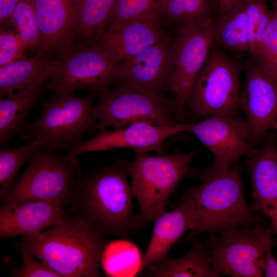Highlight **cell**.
Returning a JSON list of instances; mask_svg holds the SVG:
<instances>
[{
	"label": "cell",
	"mask_w": 277,
	"mask_h": 277,
	"mask_svg": "<svg viewBox=\"0 0 277 277\" xmlns=\"http://www.w3.org/2000/svg\"><path fill=\"white\" fill-rule=\"evenodd\" d=\"M193 150L153 156L135 152L128 171L132 193L137 201L138 216L144 222L155 221L165 212L167 204L180 183L197 173L190 167Z\"/></svg>",
	"instance_id": "277c9868"
},
{
	"label": "cell",
	"mask_w": 277,
	"mask_h": 277,
	"mask_svg": "<svg viewBox=\"0 0 277 277\" xmlns=\"http://www.w3.org/2000/svg\"><path fill=\"white\" fill-rule=\"evenodd\" d=\"M42 147L31 141L16 148L2 146L0 149V198L3 201L11 189L21 167L31 159Z\"/></svg>",
	"instance_id": "4316f807"
},
{
	"label": "cell",
	"mask_w": 277,
	"mask_h": 277,
	"mask_svg": "<svg viewBox=\"0 0 277 277\" xmlns=\"http://www.w3.org/2000/svg\"><path fill=\"white\" fill-rule=\"evenodd\" d=\"M118 63L94 44L73 49L58 60L47 87L55 94L101 92L116 82Z\"/></svg>",
	"instance_id": "8fae6325"
},
{
	"label": "cell",
	"mask_w": 277,
	"mask_h": 277,
	"mask_svg": "<svg viewBox=\"0 0 277 277\" xmlns=\"http://www.w3.org/2000/svg\"><path fill=\"white\" fill-rule=\"evenodd\" d=\"M273 6L277 7V0L274 1Z\"/></svg>",
	"instance_id": "f35d334b"
},
{
	"label": "cell",
	"mask_w": 277,
	"mask_h": 277,
	"mask_svg": "<svg viewBox=\"0 0 277 277\" xmlns=\"http://www.w3.org/2000/svg\"><path fill=\"white\" fill-rule=\"evenodd\" d=\"M241 106L254 142L277 121V81L262 71L255 58L246 68Z\"/></svg>",
	"instance_id": "9a60e30c"
},
{
	"label": "cell",
	"mask_w": 277,
	"mask_h": 277,
	"mask_svg": "<svg viewBox=\"0 0 277 277\" xmlns=\"http://www.w3.org/2000/svg\"><path fill=\"white\" fill-rule=\"evenodd\" d=\"M81 0H34L42 36L38 55L56 53L61 58L72 49Z\"/></svg>",
	"instance_id": "e0dca14e"
},
{
	"label": "cell",
	"mask_w": 277,
	"mask_h": 277,
	"mask_svg": "<svg viewBox=\"0 0 277 277\" xmlns=\"http://www.w3.org/2000/svg\"><path fill=\"white\" fill-rule=\"evenodd\" d=\"M252 187L251 208L269 217L277 233V147L269 139L248 161Z\"/></svg>",
	"instance_id": "d6986e66"
},
{
	"label": "cell",
	"mask_w": 277,
	"mask_h": 277,
	"mask_svg": "<svg viewBox=\"0 0 277 277\" xmlns=\"http://www.w3.org/2000/svg\"><path fill=\"white\" fill-rule=\"evenodd\" d=\"M240 67L211 49L191 91L188 106L196 115L237 117L241 106Z\"/></svg>",
	"instance_id": "9c48e42d"
},
{
	"label": "cell",
	"mask_w": 277,
	"mask_h": 277,
	"mask_svg": "<svg viewBox=\"0 0 277 277\" xmlns=\"http://www.w3.org/2000/svg\"><path fill=\"white\" fill-rule=\"evenodd\" d=\"M262 71L277 81V7L263 34L257 56L255 58Z\"/></svg>",
	"instance_id": "4dcf8cb0"
},
{
	"label": "cell",
	"mask_w": 277,
	"mask_h": 277,
	"mask_svg": "<svg viewBox=\"0 0 277 277\" xmlns=\"http://www.w3.org/2000/svg\"><path fill=\"white\" fill-rule=\"evenodd\" d=\"M18 247L22 260L21 266L13 267L10 270L12 276L15 277H62L47 265L22 247L18 243Z\"/></svg>",
	"instance_id": "d6a6232c"
},
{
	"label": "cell",
	"mask_w": 277,
	"mask_h": 277,
	"mask_svg": "<svg viewBox=\"0 0 277 277\" xmlns=\"http://www.w3.org/2000/svg\"><path fill=\"white\" fill-rule=\"evenodd\" d=\"M188 252L179 259L166 255L149 265L140 275L150 277H213L210 255L205 243L196 236Z\"/></svg>",
	"instance_id": "7402d4cb"
},
{
	"label": "cell",
	"mask_w": 277,
	"mask_h": 277,
	"mask_svg": "<svg viewBox=\"0 0 277 277\" xmlns=\"http://www.w3.org/2000/svg\"><path fill=\"white\" fill-rule=\"evenodd\" d=\"M117 0H81L74 37L97 41L105 33Z\"/></svg>",
	"instance_id": "cb8c5ba5"
},
{
	"label": "cell",
	"mask_w": 277,
	"mask_h": 277,
	"mask_svg": "<svg viewBox=\"0 0 277 277\" xmlns=\"http://www.w3.org/2000/svg\"><path fill=\"white\" fill-rule=\"evenodd\" d=\"M64 209L40 201L3 202L0 208V238L37 234L56 225Z\"/></svg>",
	"instance_id": "ac0fdd59"
},
{
	"label": "cell",
	"mask_w": 277,
	"mask_h": 277,
	"mask_svg": "<svg viewBox=\"0 0 277 277\" xmlns=\"http://www.w3.org/2000/svg\"><path fill=\"white\" fill-rule=\"evenodd\" d=\"M161 19L180 24L209 17V0H159Z\"/></svg>",
	"instance_id": "83f0119b"
},
{
	"label": "cell",
	"mask_w": 277,
	"mask_h": 277,
	"mask_svg": "<svg viewBox=\"0 0 277 277\" xmlns=\"http://www.w3.org/2000/svg\"><path fill=\"white\" fill-rule=\"evenodd\" d=\"M271 224L245 225L219 233H210L205 243L213 277L264 276L261 263L267 251L277 244Z\"/></svg>",
	"instance_id": "8992f818"
},
{
	"label": "cell",
	"mask_w": 277,
	"mask_h": 277,
	"mask_svg": "<svg viewBox=\"0 0 277 277\" xmlns=\"http://www.w3.org/2000/svg\"><path fill=\"white\" fill-rule=\"evenodd\" d=\"M81 173L77 157L41 148L3 202L40 201L64 209L70 206L72 187Z\"/></svg>",
	"instance_id": "52a82bcc"
},
{
	"label": "cell",
	"mask_w": 277,
	"mask_h": 277,
	"mask_svg": "<svg viewBox=\"0 0 277 277\" xmlns=\"http://www.w3.org/2000/svg\"><path fill=\"white\" fill-rule=\"evenodd\" d=\"M261 269L267 277H277V261L271 249H269L263 259Z\"/></svg>",
	"instance_id": "e575fe53"
},
{
	"label": "cell",
	"mask_w": 277,
	"mask_h": 277,
	"mask_svg": "<svg viewBox=\"0 0 277 277\" xmlns=\"http://www.w3.org/2000/svg\"><path fill=\"white\" fill-rule=\"evenodd\" d=\"M272 15L267 0H247L245 7V19L249 52L257 56L264 31Z\"/></svg>",
	"instance_id": "f546056e"
},
{
	"label": "cell",
	"mask_w": 277,
	"mask_h": 277,
	"mask_svg": "<svg viewBox=\"0 0 277 277\" xmlns=\"http://www.w3.org/2000/svg\"><path fill=\"white\" fill-rule=\"evenodd\" d=\"M42 113L26 124L23 138L49 151H70L86 134L97 129V118L92 96L55 94L41 103Z\"/></svg>",
	"instance_id": "5b68a950"
},
{
	"label": "cell",
	"mask_w": 277,
	"mask_h": 277,
	"mask_svg": "<svg viewBox=\"0 0 277 277\" xmlns=\"http://www.w3.org/2000/svg\"><path fill=\"white\" fill-rule=\"evenodd\" d=\"M273 128H274L275 130H276V131L277 132V121L273 123Z\"/></svg>",
	"instance_id": "74e56055"
},
{
	"label": "cell",
	"mask_w": 277,
	"mask_h": 277,
	"mask_svg": "<svg viewBox=\"0 0 277 277\" xmlns=\"http://www.w3.org/2000/svg\"><path fill=\"white\" fill-rule=\"evenodd\" d=\"M158 1L117 0L109 21L108 28L115 27L130 18L146 12Z\"/></svg>",
	"instance_id": "1f68e13d"
},
{
	"label": "cell",
	"mask_w": 277,
	"mask_h": 277,
	"mask_svg": "<svg viewBox=\"0 0 277 277\" xmlns=\"http://www.w3.org/2000/svg\"><path fill=\"white\" fill-rule=\"evenodd\" d=\"M40 96V91L9 96L0 101V144L8 142L27 124L29 112Z\"/></svg>",
	"instance_id": "484cf974"
},
{
	"label": "cell",
	"mask_w": 277,
	"mask_h": 277,
	"mask_svg": "<svg viewBox=\"0 0 277 277\" xmlns=\"http://www.w3.org/2000/svg\"><path fill=\"white\" fill-rule=\"evenodd\" d=\"M246 2L215 19V43L234 53L249 51L245 19Z\"/></svg>",
	"instance_id": "d4e9b609"
},
{
	"label": "cell",
	"mask_w": 277,
	"mask_h": 277,
	"mask_svg": "<svg viewBox=\"0 0 277 277\" xmlns=\"http://www.w3.org/2000/svg\"><path fill=\"white\" fill-rule=\"evenodd\" d=\"M19 0H0V21L10 18Z\"/></svg>",
	"instance_id": "d590c367"
},
{
	"label": "cell",
	"mask_w": 277,
	"mask_h": 277,
	"mask_svg": "<svg viewBox=\"0 0 277 277\" xmlns=\"http://www.w3.org/2000/svg\"><path fill=\"white\" fill-rule=\"evenodd\" d=\"M143 256L136 245L123 238L105 245L100 263L108 276L132 277L140 274Z\"/></svg>",
	"instance_id": "603a6c76"
},
{
	"label": "cell",
	"mask_w": 277,
	"mask_h": 277,
	"mask_svg": "<svg viewBox=\"0 0 277 277\" xmlns=\"http://www.w3.org/2000/svg\"><path fill=\"white\" fill-rule=\"evenodd\" d=\"M198 220L193 204L184 194L177 207L159 216L154 221L152 236L143 256L141 273L150 264L168 255L173 244L186 231L196 227Z\"/></svg>",
	"instance_id": "ffe728a7"
},
{
	"label": "cell",
	"mask_w": 277,
	"mask_h": 277,
	"mask_svg": "<svg viewBox=\"0 0 277 277\" xmlns=\"http://www.w3.org/2000/svg\"><path fill=\"white\" fill-rule=\"evenodd\" d=\"M157 3L150 9L130 18L117 26L108 28L92 44L117 62L125 61L162 39Z\"/></svg>",
	"instance_id": "5bb4252c"
},
{
	"label": "cell",
	"mask_w": 277,
	"mask_h": 277,
	"mask_svg": "<svg viewBox=\"0 0 277 277\" xmlns=\"http://www.w3.org/2000/svg\"><path fill=\"white\" fill-rule=\"evenodd\" d=\"M17 243L62 277H100L106 238L81 217L65 215L55 226Z\"/></svg>",
	"instance_id": "7a4b0ae2"
},
{
	"label": "cell",
	"mask_w": 277,
	"mask_h": 277,
	"mask_svg": "<svg viewBox=\"0 0 277 277\" xmlns=\"http://www.w3.org/2000/svg\"><path fill=\"white\" fill-rule=\"evenodd\" d=\"M215 20L210 17L180 24L177 29L167 84L177 119L185 114L193 87L215 43Z\"/></svg>",
	"instance_id": "ba28073f"
},
{
	"label": "cell",
	"mask_w": 277,
	"mask_h": 277,
	"mask_svg": "<svg viewBox=\"0 0 277 277\" xmlns=\"http://www.w3.org/2000/svg\"><path fill=\"white\" fill-rule=\"evenodd\" d=\"M247 0H216L221 14L225 13L246 2Z\"/></svg>",
	"instance_id": "8d00e7d4"
},
{
	"label": "cell",
	"mask_w": 277,
	"mask_h": 277,
	"mask_svg": "<svg viewBox=\"0 0 277 277\" xmlns=\"http://www.w3.org/2000/svg\"><path fill=\"white\" fill-rule=\"evenodd\" d=\"M202 184L185 189L198 214L196 227L182 241H191L204 233H219L245 225H260V214L245 199L241 171L236 163L227 171L211 168L201 175Z\"/></svg>",
	"instance_id": "3957f363"
},
{
	"label": "cell",
	"mask_w": 277,
	"mask_h": 277,
	"mask_svg": "<svg viewBox=\"0 0 277 277\" xmlns=\"http://www.w3.org/2000/svg\"><path fill=\"white\" fill-rule=\"evenodd\" d=\"M172 42L165 35L154 44L124 61L118 68L116 82L162 94L170 75Z\"/></svg>",
	"instance_id": "2e32d148"
},
{
	"label": "cell",
	"mask_w": 277,
	"mask_h": 277,
	"mask_svg": "<svg viewBox=\"0 0 277 277\" xmlns=\"http://www.w3.org/2000/svg\"></svg>",
	"instance_id": "ab89813d"
},
{
	"label": "cell",
	"mask_w": 277,
	"mask_h": 277,
	"mask_svg": "<svg viewBox=\"0 0 277 277\" xmlns=\"http://www.w3.org/2000/svg\"><path fill=\"white\" fill-rule=\"evenodd\" d=\"M129 164L118 160L82 172L71 188L69 212L105 237L128 239L145 229L147 223L133 212Z\"/></svg>",
	"instance_id": "6da1fadb"
},
{
	"label": "cell",
	"mask_w": 277,
	"mask_h": 277,
	"mask_svg": "<svg viewBox=\"0 0 277 277\" xmlns=\"http://www.w3.org/2000/svg\"><path fill=\"white\" fill-rule=\"evenodd\" d=\"M26 48L20 36L14 31H2L0 33V66L25 58Z\"/></svg>",
	"instance_id": "836d02e7"
},
{
	"label": "cell",
	"mask_w": 277,
	"mask_h": 277,
	"mask_svg": "<svg viewBox=\"0 0 277 277\" xmlns=\"http://www.w3.org/2000/svg\"><path fill=\"white\" fill-rule=\"evenodd\" d=\"M186 131L194 134L212 153L214 171H227L242 156L251 157L258 151L246 121L238 117L212 116L187 123Z\"/></svg>",
	"instance_id": "7c38bea8"
},
{
	"label": "cell",
	"mask_w": 277,
	"mask_h": 277,
	"mask_svg": "<svg viewBox=\"0 0 277 277\" xmlns=\"http://www.w3.org/2000/svg\"><path fill=\"white\" fill-rule=\"evenodd\" d=\"M186 127L187 123L159 126L145 122H136L113 130H100L93 137L66 153L75 158L84 153L128 148L137 152L152 151L159 155L164 154V142L179 132L186 131Z\"/></svg>",
	"instance_id": "4fadbf2b"
},
{
	"label": "cell",
	"mask_w": 277,
	"mask_h": 277,
	"mask_svg": "<svg viewBox=\"0 0 277 277\" xmlns=\"http://www.w3.org/2000/svg\"><path fill=\"white\" fill-rule=\"evenodd\" d=\"M50 54L24 58L0 68L1 96H14L39 91L55 69L58 60Z\"/></svg>",
	"instance_id": "44dd1931"
},
{
	"label": "cell",
	"mask_w": 277,
	"mask_h": 277,
	"mask_svg": "<svg viewBox=\"0 0 277 277\" xmlns=\"http://www.w3.org/2000/svg\"><path fill=\"white\" fill-rule=\"evenodd\" d=\"M10 18L26 49L39 50L42 36L34 0H19Z\"/></svg>",
	"instance_id": "f1b7e54d"
},
{
	"label": "cell",
	"mask_w": 277,
	"mask_h": 277,
	"mask_svg": "<svg viewBox=\"0 0 277 277\" xmlns=\"http://www.w3.org/2000/svg\"><path fill=\"white\" fill-rule=\"evenodd\" d=\"M95 105L98 131L125 127L145 122L155 125L176 123L172 101L162 94L144 91L124 84L100 92Z\"/></svg>",
	"instance_id": "30bf717a"
}]
</instances>
